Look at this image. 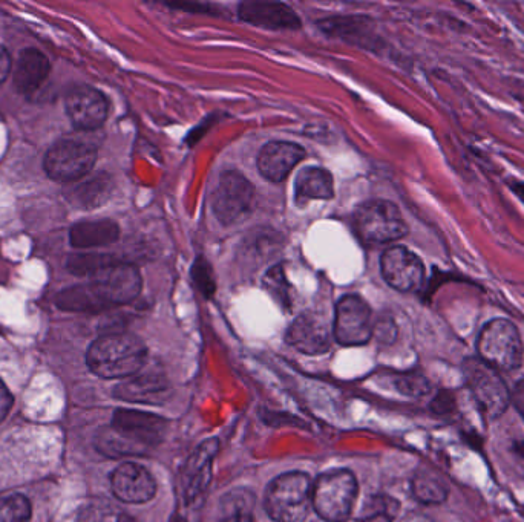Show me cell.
Instances as JSON below:
<instances>
[{
	"label": "cell",
	"mask_w": 524,
	"mask_h": 522,
	"mask_svg": "<svg viewBox=\"0 0 524 522\" xmlns=\"http://www.w3.org/2000/svg\"><path fill=\"white\" fill-rule=\"evenodd\" d=\"M141 275L134 265L118 262L95 273L85 284L65 288L57 294L60 310L95 313L129 304L140 294Z\"/></svg>",
	"instance_id": "1"
},
{
	"label": "cell",
	"mask_w": 524,
	"mask_h": 522,
	"mask_svg": "<svg viewBox=\"0 0 524 522\" xmlns=\"http://www.w3.org/2000/svg\"><path fill=\"white\" fill-rule=\"evenodd\" d=\"M168 421L149 412L118 409L111 426L100 429L95 446L109 458L141 457L163 443Z\"/></svg>",
	"instance_id": "2"
},
{
	"label": "cell",
	"mask_w": 524,
	"mask_h": 522,
	"mask_svg": "<svg viewBox=\"0 0 524 522\" xmlns=\"http://www.w3.org/2000/svg\"><path fill=\"white\" fill-rule=\"evenodd\" d=\"M148 348L140 337L131 333H112L100 337L86 353L88 368L102 379H125L143 369Z\"/></svg>",
	"instance_id": "3"
},
{
	"label": "cell",
	"mask_w": 524,
	"mask_h": 522,
	"mask_svg": "<svg viewBox=\"0 0 524 522\" xmlns=\"http://www.w3.org/2000/svg\"><path fill=\"white\" fill-rule=\"evenodd\" d=\"M475 350L482 362L500 374L517 371L523 365V339L517 325L505 317H494L480 328Z\"/></svg>",
	"instance_id": "4"
},
{
	"label": "cell",
	"mask_w": 524,
	"mask_h": 522,
	"mask_svg": "<svg viewBox=\"0 0 524 522\" xmlns=\"http://www.w3.org/2000/svg\"><path fill=\"white\" fill-rule=\"evenodd\" d=\"M267 515L276 522H304L313 509L312 478L302 472L279 475L267 487Z\"/></svg>",
	"instance_id": "5"
},
{
	"label": "cell",
	"mask_w": 524,
	"mask_h": 522,
	"mask_svg": "<svg viewBox=\"0 0 524 522\" xmlns=\"http://www.w3.org/2000/svg\"><path fill=\"white\" fill-rule=\"evenodd\" d=\"M463 379L480 414L486 420L502 417L511 406V389L500 372L486 365L479 357H468L463 362Z\"/></svg>",
	"instance_id": "6"
},
{
	"label": "cell",
	"mask_w": 524,
	"mask_h": 522,
	"mask_svg": "<svg viewBox=\"0 0 524 522\" xmlns=\"http://www.w3.org/2000/svg\"><path fill=\"white\" fill-rule=\"evenodd\" d=\"M353 226L359 239L370 245L391 244L410 232L399 207L387 200H371L357 207Z\"/></svg>",
	"instance_id": "7"
},
{
	"label": "cell",
	"mask_w": 524,
	"mask_h": 522,
	"mask_svg": "<svg viewBox=\"0 0 524 522\" xmlns=\"http://www.w3.org/2000/svg\"><path fill=\"white\" fill-rule=\"evenodd\" d=\"M359 484L347 469L330 470L313 483V509L327 522L350 518L357 500Z\"/></svg>",
	"instance_id": "8"
},
{
	"label": "cell",
	"mask_w": 524,
	"mask_h": 522,
	"mask_svg": "<svg viewBox=\"0 0 524 522\" xmlns=\"http://www.w3.org/2000/svg\"><path fill=\"white\" fill-rule=\"evenodd\" d=\"M97 149L91 143L76 138L57 141L46 154L43 167L48 177L57 183L82 180L94 169Z\"/></svg>",
	"instance_id": "9"
},
{
	"label": "cell",
	"mask_w": 524,
	"mask_h": 522,
	"mask_svg": "<svg viewBox=\"0 0 524 522\" xmlns=\"http://www.w3.org/2000/svg\"><path fill=\"white\" fill-rule=\"evenodd\" d=\"M255 187L236 170L221 173L213 192V213L224 226L243 221L252 212Z\"/></svg>",
	"instance_id": "10"
},
{
	"label": "cell",
	"mask_w": 524,
	"mask_h": 522,
	"mask_svg": "<svg viewBox=\"0 0 524 522\" xmlns=\"http://www.w3.org/2000/svg\"><path fill=\"white\" fill-rule=\"evenodd\" d=\"M374 323L370 305L357 294H347L336 304V342L342 346H361L373 337Z\"/></svg>",
	"instance_id": "11"
},
{
	"label": "cell",
	"mask_w": 524,
	"mask_h": 522,
	"mask_svg": "<svg viewBox=\"0 0 524 522\" xmlns=\"http://www.w3.org/2000/svg\"><path fill=\"white\" fill-rule=\"evenodd\" d=\"M380 271L385 282L400 293H414L425 284V264L416 253L402 245L385 250L380 258Z\"/></svg>",
	"instance_id": "12"
},
{
	"label": "cell",
	"mask_w": 524,
	"mask_h": 522,
	"mask_svg": "<svg viewBox=\"0 0 524 522\" xmlns=\"http://www.w3.org/2000/svg\"><path fill=\"white\" fill-rule=\"evenodd\" d=\"M65 108L74 128L83 132L102 128L109 114V103L105 95L88 85L71 89L66 94Z\"/></svg>",
	"instance_id": "13"
},
{
	"label": "cell",
	"mask_w": 524,
	"mask_h": 522,
	"mask_svg": "<svg viewBox=\"0 0 524 522\" xmlns=\"http://www.w3.org/2000/svg\"><path fill=\"white\" fill-rule=\"evenodd\" d=\"M285 340L299 353L319 356L327 353L331 346V333L327 319L322 314L307 311L296 317L290 325Z\"/></svg>",
	"instance_id": "14"
},
{
	"label": "cell",
	"mask_w": 524,
	"mask_h": 522,
	"mask_svg": "<svg viewBox=\"0 0 524 522\" xmlns=\"http://www.w3.org/2000/svg\"><path fill=\"white\" fill-rule=\"evenodd\" d=\"M112 493L126 504L151 501L157 492V483L146 467L137 463H123L112 472Z\"/></svg>",
	"instance_id": "15"
},
{
	"label": "cell",
	"mask_w": 524,
	"mask_h": 522,
	"mask_svg": "<svg viewBox=\"0 0 524 522\" xmlns=\"http://www.w3.org/2000/svg\"><path fill=\"white\" fill-rule=\"evenodd\" d=\"M238 17L253 27L272 31H296L302 27L296 11L279 2H258L250 0L238 7Z\"/></svg>",
	"instance_id": "16"
},
{
	"label": "cell",
	"mask_w": 524,
	"mask_h": 522,
	"mask_svg": "<svg viewBox=\"0 0 524 522\" xmlns=\"http://www.w3.org/2000/svg\"><path fill=\"white\" fill-rule=\"evenodd\" d=\"M305 158V149L292 141H272L258 155V170L270 183L287 180L290 172Z\"/></svg>",
	"instance_id": "17"
},
{
	"label": "cell",
	"mask_w": 524,
	"mask_h": 522,
	"mask_svg": "<svg viewBox=\"0 0 524 522\" xmlns=\"http://www.w3.org/2000/svg\"><path fill=\"white\" fill-rule=\"evenodd\" d=\"M220 449V441L217 438H209L187 458L186 467L183 472V489L186 500H197L206 492L212 480L213 460L217 457Z\"/></svg>",
	"instance_id": "18"
},
{
	"label": "cell",
	"mask_w": 524,
	"mask_h": 522,
	"mask_svg": "<svg viewBox=\"0 0 524 522\" xmlns=\"http://www.w3.org/2000/svg\"><path fill=\"white\" fill-rule=\"evenodd\" d=\"M171 383L164 374L146 372L135 374L115 388L114 395L125 402L143 403V405H163L171 395Z\"/></svg>",
	"instance_id": "19"
},
{
	"label": "cell",
	"mask_w": 524,
	"mask_h": 522,
	"mask_svg": "<svg viewBox=\"0 0 524 522\" xmlns=\"http://www.w3.org/2000/svg\"><path fill=\"white\" fill-rule=\"evenodd\" d=\"M50 74V62L39 49L22 51L14 71V86L20 94L30 95L42 86Z\"/></svg>",
	"instance_id": "20"
},
{
	"label": "cell",
	"mask_w": 524,
	"mask_h": 522,
	"mask_svg": "<svg viewBox=\"0 0 524 522\" xmlns=\"http://www.w3.org/2000/svg\"><path fill=\"white\" fill-rule=\"evenodd\" d=\"M120 238V227L111 219L77 222L69 232V242L76 248H99L114 244Z\"/></svg>",
	"instance_id": "21"
},
{
	"label": "cell",
	"mask_w": 524,
	"mask_h": 522,
	"mask_svg": "<svg viewBox=\"0 0 524 522\" xmlns=\"http://www.w3.org/2000/svg\"><path fill=\"white\" fill-rule=\"evenodd\" d=\"M411 492L420 504L439 506L448 500L451 486L439 470L433 467H419L411 480Z\"/></svg>",
	"instance_id": "22"
},
{
	"label": "cell",
	"mask_w": 524,
	"mask_h": 522,
	"mask_svg": "<svg viewBox=\"0 0 524 522\" xmlns=\"http://www.w3.org/2000/svg\"><path fill=\"white\" fill-rule=\"evenodd\" d=\"M295 196L299 204L331 200L335 196V181L327 169L307 167L296 177Z\"/></svg>",
	"instance_id": "23"
},
{
	"label": "cell",
	"mask_w": 524,
	"mask_h": 522,
	"mask_svg": "<svg viewBox=\"0 0 524 522\" xmlns=\"http://www.w3.org/2000/svg\"><path fill=\"white\" fill-rule=\"evenodd\" d=\"M400 503L390 495H371L362 507L359 522H393L399 515Z\"/></svg>",
	"instance_id": "24"
},
{
	"label": "cell",
	"mask_w": 524,
	"mask_h": 522,
	"mask_svg": "<svg viewBox=\"0 0 524 522\" xmlns=\"http://www.w3.org/2000/svg\"><path fill=\"white\" fill-rule=\"evenodd\" d=\"M77 522H134L120 507L106 500H92L82 507Z\"/></svg>",
	"instance_id": "25"
},
{
	"label": "cell",
	"mask_w": 524,
	"mask_h": 522,
	"mask_svg": "<svg viewBox=\"0 0 524 522\" xmlns=\"http://www.w3.org/2000/svg\"><path fill=\"white\" fill-rule=\"evenodd\" d=\"M108 177H95L80 186L74 187L69 193V200L82 207H94L102 204L108 198Z\"/></svg>",
	"instance_id": "26"
},
{
	"label": "cell",
	"mask_w": 524,
	"mask_h": 522,
	"mask_svg": "<svg viewBox=\"0 0 524 522\" xmlns=\"http://www.w3.org/2000/svg\"><path fill=\"white\" fill-rule=\"evenodd\" d=\"M114 256L109 255H76L68 261V270L76 276H94L95 273L118 264Z\"/></svg>",
	"instance_id": "27"
},
{
	"label": "cell",
	"mask_w": 524,
	"mask_h": 522,
	"mask_svg": "<svg viewBox=\"0 0 524 522\" xmlns=\"http://www.w3.org/2000/svg\"><path fill=\"white\" fill-rule=\"evenodd\" d=\"M31 503L27 496L8 495L0 498V522H28Z\"/></svg>",
	"instance_id": "28"
},
{
	"label": "cell",
	"mask_w": 524,
	"mask_h": 522,
	"mask_svg": "<svg viewBox=\"0 0 524 522\" xmlns=\"http://www.w3.org/2000/svg\"><path fill=\"white\" fill-rule=\"evenodd\" d=\"M264 287L267 288L270 294L275 297L276 301L282 305V307H290V285L287 278H285L284 270L281 265L270 268L264 276Z\"/></svg>",
	"instance_id": "29"
},
{
	"label": "cell",
	"mask_w": 524,
	"mask_h": 522,
	"mask_svg": "<svg viewBox=\"0 0 524 522\" xmlns=\"http://www.w3.org/2000/svg\"><path fill=\"white\" fill-rule=\"evenodd\" d=\"M394 386H396L400 394L413 397V399L425 397L433 389L430 380L426 379L422 374H400V376L394 379Z\"/></svg>",
	"instance_id": "30"
},
{
	"label": "cell",
	"mask_w": 524,
	"mask_h": 522,
	"mask_svg": "<svg viewBox=\"0 0 524 522\" xmlns=\"http://www.w3.org/2000/svg\"><path fill=\"white\" fill-rule=\"evenodd\" d=\"M223 503L226 504V515H236V513H247L252 515L255 496L246 490H235V492L224 495Z\"/></svg>",
	"instance_id": "31"
},
{
	"label": "cell",
	"mask_w": 524,
	"mask_h": 522,
	"mask_svg": "<svg viewBox=\"0 0 524 522\" xmlns=\"http://www.w3.org/2000/svg\"><path fill=\"white\" fill-rule=\"evenodd\" d=\"M430 409L433 414L440 415V417L454 414L457 411L456 395L448 389H440L431 400Z\"/></svg>",
	"instance_id": "32"
},
{
	"label": "cell",
	"mask_w": 524,
	"mask_h": 522,
	"mask_svg": "<svg viewBox=\"0 0 524 522\" xmlns=\"http://www.w3.org/2000/svg\"><path fill=\"white\" fill-rule=\"evenodd\" d=\"M209 267H206V262L203 259H198L197 265L194 267V279L197 281L198 287L206 294H212L215 291L212 278H206L209 275Z\"/></svg>",
	"instance_id": "33"
},
{
	"label": "cell",
	"mask_w": 524,
	"mask_h": 522,
	"mask_svg": "<svg viewBox=\"0 0 524 522\" xmlns=\"http://www.w3.org/2000/svg\"><path fill=\"white\" fill-rule=\"evenodd\" d=\"M511 405L524 421V379L518 380L511 391Z\"/></svg>",
	"instance_id": "34"
},
{
	"label": "cell",
	"mask_w": 524,
	"mask_h": 522,
	"mask_svg": "<svg viewBox=\"0 0 524 522\" xmlns=\"http://www.w3.org/2000/svg\"><path fill=\"white\" fill-rule=\"evenodd\" d=\"M11 406H13V395L7 385L0 380V423L7 418Z\"/></svg>",
	"instance_id": "35"
},
{
	"label": "cell",
	"mask_w": 524,
	"mask_h": 522,
	"mask_svg": "<svg viewBox=\"0 0 524 522\" xmlns=\"http://www.w3.org/2000/svg\"><path fill=\"white\" fill-rule=\"evenodd\" d=\"M377 333V339L382 343H391L394 342L397 336L396 327H394L393 322L387 323V328H385V323L380 322L376 328H374L373 334Z\"/></svg>",
	"instance_id": "36"
},
{
	"label": "cell",
	"mask_w": 524,
	"mask_h": 522,
	"mask_svg": "<svg viewBox=\"0 0 524 522\" xmlns=\"http://www.w3.org/2000/svg\"><path fill=\"white\" fill-rule=\"evenodd\" d=\"M11 69V57L4 46H0V85L8 79Z\"/></svg>",
	"instance_id": "37"
},
{
	"label": "cell",
	"mask_w": 524,
	"mask_h": 522,
	"mask_svg": "<svg viewBox=\"0 0 524 522\" xmlns=\"http://www.w3.org/2000/svg\"><path fill=\"white\" fill-rule=\"evenodd\" d=\"M400 522H436L433 518H430V516L425 515V513L420 512H411L408 513V515L403 516L402 519H400Z\"/></svg>",
	"instance_id": "38"
},
{
	"label": "cell",
	"mask_w": 524,
	"mask_h": 522,
	"mask_svg": "<svg viewBox=\"0 0 524 522\" xmlns=\"http://www.w3.org/2000/svg\"><path fill=\"white\" fill-rule=\"evenodd\" d=\"M220 522H255L252 515L247 513H236V515H226Z\"/></svg>",
	"instance_id": "39"
},
{
	"label": "cell",
	"mask_w": 524,
	"mask_h": 522,
	"mask_svg": "<svg viewBox=\"0 0 524 522\" xmlns=\"http://www.w3.org/2000/svg\"><path fill=\"white\" fill-rule=\"evenodd\" d=\"M512 454L515 455V457L520 458V460L524 461V441L523 440H515L514 443H512L511 446Z\"/></svg>",
	"instance_id": "40"
},
{
	"label": "cell",
	"mask_w": 524,
	"mask_h": 522,
	"mask_svg": "<svg viewBox=\"0 0 524 522\" xmlns=\"http://www.w3.org/2000/svg\"><path fill=\"white\" fill-rule=\"evenodd\" d=\"M509 186H511L512 192L517 193V195L520 196L521 200H524V183H523V181L514 180V181H512L511 184H509Z\"/></svg>",
	"instance_id": "41"
}]
</instances>
